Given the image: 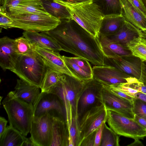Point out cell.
Here are the masks:
<instances>
[{
  "label": "cell",
  "mask_w": 146,
  "mask_h": 146,
  "mask_svg": "<svg viewBox=\"0 0 146 146\" xmlns=\"http://www.w3.org/2000/svg\"><path fill=\"white\" fill-rule=\"evenodd\" d=\"M100 45L104 56L108 58L116 59L120 56L132 55L126 46L117 42H111Z\"/></svg>",
  "instance_id": "26"
},
{
  "label": "cell",
  "mask_w": 146,
  "mask_h": 146,
  "mask_svg": "<svg viewBox=\"0 0 146 146\" xmlns=\"http://www.w3.org/2000/svg\"><path fill=\"white\" fill-rule=\"evenodd\" d=\"M33 107L34 116L39 117L48 113L66 123V113L64 106L59 97L54 93L41 92Z\"/></svg>",
  "instance_id": "9"
},
{
  "label": "cell",
  "mask_w": 146,
  "mask_h": 146,
  "mask_svg": "<svg viewBox=\"0 0 146 146\" xmlns=\"http://www.w3.org/2000/svg\"><path fill=\"white\" fill-rule=\"evenodd\" d=\"M139 80L143 82L146 85V63L142 62V64L141 74Z\"/></svg>",
  "instance_id": "44"
},
{
  "label": "cell",
  "mask_w": 146,
  "mask_h": 146,
  "mask_svg": "<svg viewBox=\"0 0 146 146\" xmlns=\"http://www.w3.org/2000/svg\"><path fill=\"white\" fill-rule=\"evenodd\" d=\"M7 121L3 117H0V136L3 133L6 128Z\"/></svg>",
  "instance_id": "45"
},
{
  "label": "cell",
  "mask_w": 146,
  "mask_h": 146,
  "mask_svg": "<svg viewBox=\"0 0 146 146\" xmlns=\"http://www.w3.org/2000/svg\"><path fill=\"white\" fill-rule=\"evenodd\" d=\"M11 16L13 20L12 28L25 31H48L54 29L62 23L60 20L48 13H29Z\"/></svg>",
  "instance_id": "6"
},
{
  "label": "cell",
  "mask_w": 146,
  "mask_h": 146,
  "mask_svg": "<svg viewBox=\"0 0 146 146\" xmlns=\"http://www.w3.org/2000/svg\"><path fill=\"white\" fill-rule=\"evenodd\" d=\"M43 7L47 12L60 20L62 22L71 20L69 11L64 5L55 0H41Z\"/></svg>",
  "instance_id": "23"
},
{
  "label": "cell",
  "mask_w": 146,
  "mask_h": 146,
  "mask_svg": "<svg viewBox=\"0 0 146 146\" xmlns=\"http://www.w3.org/2000/svg\"><path fill=\"white\" fill-rule=\"evenodd\" d=\"M23 36L27 38L33 46L51 49L57 51L62 50L60 46L51 37L43 32L25 31Z\"/></svg>",
  "instance_id": "19"
},
{
  "label": "cell",
  "mask_w": 146,
  "mask_h": 146,
  "mask_svg": "<svg viewBox=\"0 0 146 146\" xmlns=\"http://www.w3.org/2000/svg\"><path fill=\"white\" fill-rule=\"evenodd\" d=\"M103 85L93 78L84 81L78 106V120L91 108L103 104L102 91Z\"/></svg>",
  "instance_id": "8"
},
{
  "label": "cell",
  "mask_w": 146,
  "mask_h": 146,
  "mask_svg": "<svg viewBox=\"0 0 146 146\" xmlns=\"http://www.w3.org/2000/svg\"><path fill=\"white\" fill-rule=\"evenodd\" d=\"M33 47L34 50L43 58L47 65L61 73L76 78L67 67L63 56L59 52L36 46Z\"/></svg>",
  "instance_id": "17"
},
{
  "label": "cell",
  "mask_w": 146,
  "mask_h": 146,
  "mask_svg": "<svg viewBox=\"0 0 146 146\" xmlns=\"http://www.w3.org/2000/svg\"><path fill=\"white\" fill-rule=\"evenodd\" d=\"M71 21L43 32L53 38L62 50L86 59L95 66L104 65L105 56L99 38Z\"/></svg>",
  "instance_id": "1"
},
{
  "label": "cell",
  "mask_w": 146,
  "mask_h": 146,
  "mask_svg": "<svg viewBox=\"0 0 146 146\" xmlns=\"http://www.w3.org/2000/svg\"><path fill=\"white\" fill-rule=\"evenodd\" d=\"M126 46L132 55L146 62V35L144 33V35L130 41L127 44Z\"/></svg>",
  "instance_id": "25"
},
{
  "label": "cell",
  "mask_w": 146,
  "mask_h": 146,
  "mask_svg": "<svg viewBox=\"0 0 146 146\" xmlns=\"http://www.w3.org/2000/svg\"><path fill=\"white\" fill-rule=\"evenodd\" d=\"M23 146H36L31 137L26 138Z\"/></svg>",
  "instance_id": "48"
},
{
  "label": "cell",
  "mask_w": 146,
  "mask_h": 146,
  "mask_svg": "<svg viewBox=\"0 0 146 146\" xmlns=\"http://www.w3.org/2000/svg\"><path fill=\"white\" fill-rule=\"evenodd\" d=\"M46 65V71L40 88L41 92H49L59 81L63 74Z\"/></svg>",
  "instance_id": "29"
},
{
  "label": "cell",
  "mask_w": 146,
  "mask_h": 146,
  "mask_svg": "<svg viewBox=\"0 0 146 146\" xmlns=\"http://www.w3.org/2000/svg\"><path fill=\"white\" fill-rule=\"evenodd\" d=\"M133 104L134 114L146 119V103L140 99L133 98Z\"/></svg>",
  "instance_id": "35"
},
{
  "label": "cell",
  "mask_w": 146,
  "mask_h": 146,
  "mask_svg": "<svg viewBox=\"0 0 146 146\" xmlns=\"http://www.w3.org/2000/svg\"><path fill=\"white\" fill-rule=\"evenodd\" d=\"M15 45L16 51L19 55L28 54L34 50L29 41L23 36L15 39Z\"/></svg>",
  "instance_id": "32"
},
{
  "label": "cell",
  "mask_w": 146,
  "mask_h": 146,
  "mask_svg": "<svg viewBox=\"0 0 146 146\" xmlns=\"http://www.w3.org/2000/svg\"><path fill=\"white\" fill-rule=\"evenodd\" d=\"M15 89L17 97L33 106L41 92L40 87L21 79L17 80Z\"/></svg>",
  "instance_id": "20"
},
{
  "label": "cell",
  "mask_w": 146,
  "mask_h": 146,
  "mask_svg": "<svg viewBox=\"0 0 146 146\" xmlns=\"http://www.w3.org/2000/svg\"><path fill=\"white\" fill-rule=\"evenodd\" d=\"M10 126H7L0 136V146H23L26 137Z\"/></svg>",
  "instance_id": "24"
},
{
  "label": "cell",
  "mask_w": 146,
  "mask_h": 146,
  "mask_svg": "<svg viewBox=\"0 0 146 146\" xmlns=\"http://www.w3.org/2000/svg\"><path fill=\"white\" fill-rule=\"evenodd\" d=\"M127 83L130 88L146 94V85L137 78L134 77L131 82Z\"/></svg>",
  "instance_id": "39"
},
{
  "label": "cell",
  "mask_w": 146,
  "mask_h": 146,
  "mask_svg": "<svg viewBox=\"0 0 146 146\" xmlns=\"http://www.w3.org/2000/svg\"><path fill=\"white\" fill-rule=\"evenodd\" d=\"M105 123L103 128L100 146H119V136Z\"/></svg>",
  "instance_id": "31"
},
{
  "label": "cell",
  "mask_w": 146,
  "mask_h": 146,
  "mask_svg": "<svg viewBox=\"0 0 146 146\" xmlns=\"http://www.w3.org/2000/svg\"><path fill=\"white\" fill-rule=\"evenodd\" d=\"M62 56L67 67L77 79L83 81L93 78L92 75L81 68L72 60L71 57Z\"/></svg>",
  "instance_id": "30"
},
{
  "label": "cell",
  "mask_w": 146,
  "mask_h": 146,
  "mask_svg": "<svg viewBox=\"0 0 146 146\" xmlns=\"http://www.w3.org/2000/svg\"><path fill=\"white\" fill-rule=\"evenodd\" d=\"M0 26L1 29L3 28L5 29L12 28L13 20L12 17L7 13L0 10Z\"/></svg>",
  "instance_id": "37"
},
{
  "label": "cell",
  "mask_w": 146,
  "mask_h": 146,
  "mask_svg": "<svg viewBox=\"0 0 146 146\" xmlns=\"http://www.w3.org/2000/svg\"><path fill=\"white\" fill-rule=\"evenodd\" d=\"M133 4L146 16V9L141 0H129Z\"/></svg>",
  "instance_id": "42"
},
{
  "label": "cell",
  "mask_w": 146,
  "mask_h": 146,
  "mask_svg": "<svg viewBox=\"0 0 146 146\" xmlns=\"http://www.w3.org/2000/svg\"><path fill=\"white\" fill-rule=\"evenodd\" d=\"M132 56H120L116 59L105 56L104 65L114 67L139 80L141 75L142 61L139 58Z\"/></svg>",
  "instance_id": "14"
},
{
  "label": "cell",
  "mask_w": 146,
  "mask_h": 146,
  "mask_svg": "<svg viewBox=\"0 0 146 146\" xmlns=\"http://www.w3.org/2000/svg\"><path fill=\"white\" fill-rule=\"evenodd\" d=\"M125 21L122 15L104 16L99 30V37L106 36L115 34Z\"/></svg>",
  "instance_id": "21"
},
{
  "label": "cell",
  "mask_w": 146,
  "mask_h": 146,
  "mask_svg": "<svg viewBox=\"0 0 146 146\" xmlns=\"http://www.w3.org/2000/svg\"><path fill=\"white\" fill-rule=\"evenodd\" d=\"M63 1L70 3H78L85 2L93 1V0H61Z\"/></svg>",
  "instance_id": "49"
},
{
  "label": "cell",
  "mask_w": 146,
  "mask_h": 146,
  "mask_svg": "<svg viewBox=\"0 0 146 146\" xmlns=\"http://www.w3.org/2000/svg\"><path fill=\"white\" fill-rule=\"evenodd\" d=\"M92 69L93 78L107 86L127 83L128 78L131 76L111 66H95Z\"/></svg>",
  "instance_id": "13"
},
{
  "label": "cell",
  "mask_w": 146,
  "mask_h": 146,
  "mask_svg": "<svg viewBox=\"0 0 146 146\" xmlns=\"http://www.w3.org/2000/svg\"><path fill=\"white\" fill-rule=\"evenodd\" d=\"M54 117L46 113L41 116L33 115L30 133L36 146H51Z\"/></svg>",
  "instance_id": "11"
},
{
  "label": "cell",
  "mask_w": 146,
  "mask_h": 146,
  "mask_svg": "<svg viewBox=\"0 0 146 146\" xmlns=\"http://www.w3.org/2000/svg\"><path fill=\"white\" fill-rule=\"evenodd\" d=\"M69 133L68 146H78L80 133L78 119L74 118L72 119L69 129Z\"/></svg>",
  "instance_id": "33"
},
{
  "label": "cell",
  "mask_w": 146,
  "mask_h": 146,
  "mask_svg": "<svg viewBox=\"0 0 146 146\" xmlns=\"http://www.w3.org/2000/svg\"><path fill=\"white\" fill-rule=\"evenodd\" d=\"M146 9V0H141Z\"/></svg>",
  "instance_id": "51"
},
{
  "label": "cell",
  "mask_w": 146,
  "mask_h": 146,
  "mask_svg": "<svg viewBox=\"0 0 146 146\" xmlns=\"http://www.w3.org/2000/svg\"><path fill=\"white\" fill-rule=\"evenodd\" d=\"M20 55L15 47V39L7 36L0 39V66L4 71L13 70Z\"/></svg>",
  "instance_id": "16"
},
{
  "label": "cell",
  "mask_w": 146,
  "mask_h": 146,
  "mask_svg": "<svg viewBox=\"0 0 146 146\" xmlns=\"http://www.w3.org/2000/svg\"><path fill=\"white\" fill-rule=\"evenodd\" d=\"M121 15L126 21L146 33V16L137 8L129 0H120Z\"/></svg>",
  "instance_id": "18"
},
{
  "label": "cell",
  "mask_w": 146,
  "mask_h": 146,
  "mask_svg": "<svg viewBox=\"0 0 146 146\" xmlns=\"http://www.w3.org/2000/svg\"><path fill=\"white\" fill-rule=\"evenodd\" d=\"M108 87L122 91L129 96L130 94L139 92L138 91L129 87L127 83L113 85Z\"/></svg>",
  "instance_id": "38"
},
{
  "label": "cell",
  "mask_w": 146,
  "mask_h": 146,
  "mask_svg": "<svg viewBox=\"0 0 146 146\" xmlns=\"http://www.w3.org/2000/svg\"><path fill=\"white\" fill-rule=\"evenodd\" d=\"M2 104L7 115L9 125L26 136L30 131L33 106L17 97L15 91L8 94Z\"/></svg>",
  "instance_id": "4"
},
{
  "label": "cell",
  "mask_w": 146,
  "mask_h": 146,
  "mask_svg": "<svg viewBox=\"0 0 146 146\" xmlns=\"http://www.w3.org/2000/svg\"><path fill=\"white\" fill-rule=\"evenodd\" d=\"M3 11L13 17L23 14L48 13L44 9L42 3L10 7Z\"/></svg>",
  "instance_id": "27"
},
{
  "label": "cell",
  "mask_w": 146,
  "mask_h": 146,
  "mask_svg": "<svg viewBox=\"0 0 146 146\" xmlns=\"http://www.w3.org/2000/svg\"><path fill=\"white\" fill-rule=\"evenodd\" d=\"M69 137L66 122L60 118L54 117L51 146H68Z\"/></svg>",
  "instance_id": "22"
},
{
  "label": "cell",
  "mask_w": 146,
  "mask_h": 146,
  "mask_svg": "<svg viewBox=\"0 0 146 146\" xmlns=\"http://www.w3.org/2000/svg\"><path fill=\"white\" fill-rule=\"evenodd\" d=\"M1 2L0 10L3 11L10 7L42 3L41 0H1Z\"/></svg>",
  "instance_id": "34"
},
{
  "label": "cell",
  "mask_w": 146,
  "mask_h": 146,
  "mask_svg": "<svg viewBox=\"0 0 146 146\" xmlns=\"http://www.w3.org/2000/svg\"><path fill=\"white\" fill-rule=\"evenodd\" d=\"M102 94L103 104L107 110L114 111L125 117L134 119L135 114L132 102L114 94L108 86L104 85Z\"/></svg>",
  "instance_id": "12"
},
{
  "label": "cell",
  "mask_w": 146,
  "mask_h": 146,
  "mask_svg": "<svg viewBox=\"0 0 146 146\" xmlns=\"http://www.w3.org/2000/svg\"><path fill=\"white\" fill-rule=\"evenodd\" d=\"M107 113L106 122L110 127L119 135L134 140L146 137V129L134 119L109 110H107Z\"/></svg>",
  "instance_id": "7"
},
{
  "label": "cell",
  "mask_w": 146,
  "mask_h": 146,
  "mask_svg": "<svg viewBox=\"0 0 146 146\" xmlns=\"http://www.w3.org/2000/svg\"><path fill=\"white\" fill-rule=\"evenodd\" d=\"M93 1L98 6L104 16L121 15L120 0H93Z\"/></svg>",
  "instance_id": "28"
},
{
  "label": "cell",
  "mask_w": 146,
  "mask_h": 146,
  "mask_svg": "<svg viewBox=\"0 0 146 146\" xmlns=\"http://www.w3.org/2000/svg\"><path fill=\"white\" fill-rule=\"evenodd\" d=\"M130 96L133 98L140 99L146 103V94L140 92L130 94Z\"/></svg>",
  "instance_id": "47"
},
{
  "label": "cell",
  "mask_w": 146,
  "mask_h": 146,
  "mask_svg": "<svg viewBox=\"0 0 146 146\" xmlns=\"http://www.w3.org/2000/svg\"><path fill=\"white\" fill-rule=\"evenodd\" d=\"M84 84V81L63 74L59 81L49 92L57 95L63 104L66 112V123L68 131L72 119H78V104Z\"/></svg>",
  "instance_id": "2"
},
{
  "label": "cell",
  "mask_w": 146,
  "mask_h": 146,
  "mask_svg": "<svg viewBox=\"0 0 146 146\" xmlns=\"http://www.w3.org/2000/svg\"><path fill=\"white\" fill-rule=\"evenodd\" d=\"M96 132H95L84 139L80 146H94Z\"/></svg>",
  "instance_id": "40"
},
{
  "label": "cell",
  "mask_w": 146,
  "mask_h": 146,
  "mask_svg": "<svg viewBox=\"0 0 146 146\" xmlns=\"http://www.w3.org/2000/svg\"><path fill=\"white\" fill-rule=\"evenodd\" d=\"M134 119L146 129V119L135 114Z\"/></svg>",
  "instance_id": "46"
},
{
  "label": "cell",
  "mask_w": 146,
  "mask_h": 146,
  "mask_svg": "<svg viewBox=\"0 0 146 146\" xmlns=\"http://www.w3.org/2000/svg\"><path fill=\"white\" fill-rule=\"evenodd\" d=\"M105 123H103L96 131L94 146H100L102 131Z\"/></svg>",
  "instance_id": "41"
},
{
  "label": "cell",
  "mask_w": 146,
  "mask_h": 146,
  "mask_svg": "<svg viewBox=\"0 0 146 146\" xmlns=\"http://www.w3.org/2000/svg\"><path fill=\"white\" fill-rule=\"evenodd\" d=\"M71 58L72 60L81 68L92 75V69L88 60L76 56Z\"/></svg>",
  "instance_id": "36"
},
{
  "label": "cell",
  "mask_w": 146,
  "mask_h": 146,
  "mask_svg": "<svg viewBox=\"0 0 146 146\" xmlns=\"http://www.w3.org/2000/svg\"><path fill=\"white\" fill-rule=\"evenodd\" d=\"M107 120V109L103 104L93 107L86 112L79 120L80 146L83 140L96 132Z\"/></svg>",
  "instance_id": "10"
},
{
  "label": "cell",
  "mask_w": 146,
  "mask_h": 146,
  "mask_svg": "<svg viewBox=\"0 0 146 146\" xmlns=\"http://www.w3.org/2000/svg\"><path fill=\"white\" fill-rule=\"evenodd\" d=\"M144 35L142 31L125 21L116 33L106 36H100L99 39L100 44L115 42L126 46L127 44L133 39Z\"/></svg>",
  "instance_id": "15"
},
{
  "label": "cell",
  "mask_w": 146,
  "mask_h": 146,
  "mask_svg": "<svg viewBox=\"0 0 146 146\" xmlns=\"http://www.w3.org/2000/svg\"><path fill=\"white\" fill-rule=\"evenodd\" d=\"M108 87L110 91L114 94L133 102V98L127 95L122 91L108 86Z\"/></svg>",
  "instance_id": "43"
},
{
  "label": "cell",
  "mask_w": 146,
  "mask_h": 146,
  "mask_svg": "<svg viewBox=\"0 0 146 146\" xmlns=\"http://www.w3.org/2000/svg\"><path fill=\"white\" fill-rule=\"evenodd\" d=\"M55 0L66 7L70 14L72 20L94 37L99 38V30L104 15L97 4L93 1L73 3Z\"/></svg>",
  "instance_id": "3"
},
{
  "label": "cell",
  "mask_w": 146,
  "mask_h": 146,
  "mask_svg": "<svg viewBox=\"0 0 146 146\" xmlns=\"http://www.w3.org/2000/svg\"><path fill=\"white\" fill-rule=\"evenodd\" d=\"M128 146H142L143 145L142 143L139 140V139L135 140L134 141Z\"/></svg>",
  "instance_id": "50"
},
{
  "label": "cell",
  "mask_w": 146,
  "mask_h": 146,
  "mask_svg": "<svg viewBox=\"0 0 146 146\" xmlns=\"http://www.w3.org/2000/svg\"><path fill=\"white\" fill-rule=\"evenodd\" d=\"M47 65L42 57L35 50L19 57L14 69L11 71L21 79L40 87Z\"/></svg>",
  "instance_id": "5"
}]
</instances>
